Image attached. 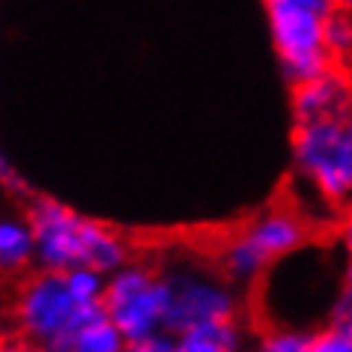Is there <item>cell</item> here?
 I'll return each mask as SVG.
<instances>
[{"mask_svg":"<svg viewBox=\"0 0 352 352\" xmlns=\"http://www.w3.org/2000/svg\"><path fill=\"white\" fill-rule=\"evenodd\" d=\"M126 352H129V349H126Z\"/></svg>","mask_w":352,"mask_h":352,"instance_id":"19","label":"cell"},{"mask_svg":"<svg viewBox=\"0 0 352 352\" xmlns=\"http://www.w3.org/2000/svg\"><path fill=\"white\" fill-rule=\"evenodd\" d=\"M293 111L298 120L346 113L349 111V87L334 69H329V72H322L316 78H307V81H298L296 93H293Z\"/></svg>","mask_w":352,"mask_h":352,"instance_id":"8","label":"cell"},{"mask_svg":"<svg viewBox=\"0 0 352 352\" xmlns=\"http://www.w3.org/2000/svg\"><path fill=\"white\" fill-rule=\"evenodd\" d=\"M338 10V0H266V21L280 69L293 84L331 69L325 51V19Z\"/></svg>","mask_w":352,"mask_h":352,"instance_id":"3","label":"cell"},{"mask_svg":"<svg viewBox=\"0 0 352 352\" xmlns=\"http://www.w3.org/2000/svg\"><path fill=\"white\" fill-rule=\"evenodd\" d=\"M298 176L329 204H343L352 191V122L346 113L298 120L293 135Z\"/></svg>","mask_w":352,"mask_h":352,"instance_id":"2","label":"cell"},{"mask_svg":"<svg viewBox=\"0 0 352 352\" xmlns=\"http://www.w3.org/2000/svg\"><path fill=\"white\" fill-rule=\"evenodd\" d=\"M307 242V227L296 212L275 209L260 215L239 236L224 245L221 266L233 280H257L260 275L284 260L287 254Z\"/></svg>","mask_w":352,"mask_h":352,"instance_id":"7","label":"cell"},{"mask_svg":"<svg viewBox=\"0 0 352 352\" xmlns=\"http://www.w3.org/2000/svg\"><path fill=\"white\" fill-rule=\"evenodd\" d=\"M307 331L298 329H275L260 343V352H307Z\"/></svg>","mask_w":352,"mask_h":352,"instance_id":"15","label":"cell"},{"mask_svg":"<svg viewBox=\"0 0 352 352\" xmlns=\"http://www.w3.org/2000/svg\"><path fill=\"white\" fill-rule=\"evenodd\" d=\"M322 39H325V51L329 57H346L349 48H352V21L349 15L340 10H334L329 19H325V30H322Z\"/></svg>","mask_w":352,"mask_h":352,"instance_id":"13","label":"cell"},{"mask_svg":"<svg viewBox=\"0 0 352 352\" xmlns=\"http://www.w3.org/2000/svg\"><path fill=\"white\" fill-rule=\"evenodd\" d=\"M33 230L36 263L48 272H69L78 266L111 275L129 263V245L120 233L93 218L78 215L60 200L39 197L28 212Z\"/></svg>","mask_w":352,"mask_h":352,"instance_id":"1","label":"cell"},{"mask_svg":"<svg viewBox=\"0 0 352 352\" xmlns=\"http://www.w3.org/2000/svg\"><path fill=\"white\" fill-rule=\"evenodd\" d=\"M126 338L117 331L108 316H104L102 305H90L84 307L81 320L72 329L66 340L69 352H126Z\"/></svg>","mask_w":352,"mask_h":352,"instance_id":"9","label":"cell"},{"mask_svg":"<svg viewBox=\"0 0 352 352\" xmlns=\"http://www.w3.org/2000/svg\"><path fill=\"white\" fill-rule=\"evenodd\" d=\"M173 346L176 352H242L245 338L239 325L227 320V322L195 325V329L173 334Z\"/></svg>","mask_w":352,"mask_h":352,"instance_id":"11","label":"cell"},{"mask_svg":"<svg viewBox=\"0 0 352 352\" xmlns=\"http://www.w3.org/2000/svg\"><path fill=\"white\" fill-rule=\"evenodd\" d=\"M0 188L12 191V195H21L24 191V179H21L19 167H15L10 162V155H3V153H0Z\"/></svg>","mask_w":352,"mask_h":352,"instance_id":"17","label":"cell"},{"mask_svg":"<svg viewBox=\"0 0 352 352\" xmlns=\"http://www.w3.org/2000/svg\"><path fill=\"white\" fill-rule=\"evenodd\" d=\"M307 352H352V325L329 322L307 338Z\"/></svg>","mask_w":352,"mask_h":352,"instance_id":"14","label":"cell"},{"mask_svg":"<svg viewBox=\"0 0 352 352\" xmlns=\"http://www.w3.org/2000/svg\"><path fill=\"white\" fill-rule=\"evenodd\" d=\"M164 280L155 269L144 266V263L129 260L104 278L102 311L117 325L126 343L164 331Z\"/></svg>","mask_w":352,"mask_h":352,"instance_id":"6","label":"cell"},{"mask_svg":"<svg viewBox=\"0 0 352 352\" xmlns=\"http://www.w3.org/2000/svg\"><path fill=\"white\" fill-rule=\"evenodd\" d=\"M129 352H176L173 346V334L170 331H155V334H146L135 343L126 346Z\"/></svg>","mask_w":352,"mask_h":352,"instance_id":"16","label":"cell"},{"mask_svg":"<svg viewBox=\"0 0 352 352\" xmlns=\"http://www.w3.org/2000/svg\"><path fill=\"white\" fill-rule=\"evenodd\" d=\"M66 278V287L69 293L75 296L78 305H102V293H104V278L102 272L96 269H87V266H78V269H69L63 272Z\"/></svg>","mask_w":352,"mask_h":352,"instance_id":"12","label":"cell"},{"mask_svg":"<svg viewBox=\"0 0 352 352\" xmlns=\"http://www.w3.org/2000/svg\"><path fill=\"white\" fill-rule=\"evenodd\" d=\"M84 307L90 305L75 302L63 272L42 269L39 275L28 278V284H21L12 305V316L21 338L36 343L42 352H69L66 340L81 320Z\"/></svg>","mask_w":352,"mask_h":352,"instance_id":"4","label":"cell"},{"mask_svg":"<svg viewBox=\"0 0 352 352\" xmlns=\"http://www.w3.org/2000/svg\"><path fill=\"white\" fill-rule=\"evenodd\" d=\"M0 352H42V349L24 338H12V340H0Z\"/></svg>","mask_w":352,"mask_h":352,"instance_id":"18","label":"cell"},{"mask_svg":"<svg viewBox=\"0 0 352 352\" xmlns=\"http://www.w3.org/2000/svg\"><path fill=\"white\" fill-rule=\"evenodd\" d=\"M164 280V331L179 334L195 325L227 322L239 314V296L230 280L195 263H179L162 275Z\"/></svg>","mask_w":352,"mask_h":352,"instance_id":"5","label":"cell"},{"mask_svg":"<svg viewBox=\"0 0 352 352\" xmlns=\"http://www.w3.org/2000/svg\"><path fill=\"white\" fill-rule=\"evenodd\" d=\"M36 263L30 221L21 215H0V275H19Z\"/></svg>","mask_w":352,"mask_h":352,"instance_id":"10","label":"cell"}]
</instances>
